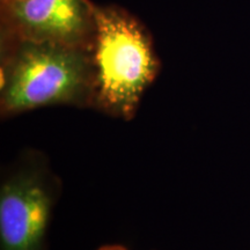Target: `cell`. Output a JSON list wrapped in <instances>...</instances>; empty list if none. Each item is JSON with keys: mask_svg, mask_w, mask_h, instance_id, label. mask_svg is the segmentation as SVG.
<instances>
[{"mask_svg": "<svg viewBox=\"0 0 250 250\" xmlns=\"http://www.w3.org/2000/svg\"><path fill=\"white\" fill-rule=\"evenodd\" d=\"M94 21L93 109L131 121L160 70L152 36L138 18L117 5L94 4Z\"/></svg>", "mask_w": 250, "mask_h": 250, "instance_id": "7a4b0ae2", "label": "cell"}, {"mask_svg": "<svg viewBox=\"0 0 250 250\" xmlns=\"http://www.w3.org/2000/svg\"><path fill=\"white\" fill-rule=\"evenodd\" d=\"M99 250H129L126 249L123 246H118V245H110V246H103L100 248Z\"/></svg>", "mask_w": 250, "mask_h": 250, "instance_id": "5b68a950", "label": "cell"}, {"mask_svg": "<svg viewBox=\"0 0 250 250\" xmlns=\"http://www.w3.org/2000/svg\"><path fill=\"white\" fill-rule=\"evenodd\" d=\"M61 183L42 155H24L0 187V250H45Z\"/></svg>", "mask_w": 250, "mask_h": 250, "instance_id": "3957f363", "label": "cell"}, {"mask_svg": "<svg viewBox=\"0 0 250 250\" xmlns=\"http://www.w3.org/2000/svg\"><path fill=\"white\" fill-rule=\"evenodd\" d=\"M94 31L90 0L0 1V34L90 50Z\"/></svg>", "mask_w": 250, "mask_h": 250, "instance_id": "277c9868", "label": "cell"}, {"mask_svg": "<svg viewBox=\"0 0 250 250\" xmlns=\"http://www.w3.org/2000/svg\"><path fill=\"white\" fill-rule=\"evenodd\" d=\"M0 1H2V0H0Z\"/></svg>", "mask_w": 250, "mask_h": 250, "instance_id": "8992f818", "label": "cell"}, {"mask_svg": "<svg viewBox=\"0 0 250 250\" xmlns=\"http://www.w3.org/2000/svg\"><path fill=\"white\" fill-rule=\"evenodd\" d=\"M90 50L0 34L2 118L52 105L92 108Z\"/></svg>", "mask_w": 250, "mask_h": 250, "instance_id": "6da1fadb", "label": "cell"}]
</instances>
